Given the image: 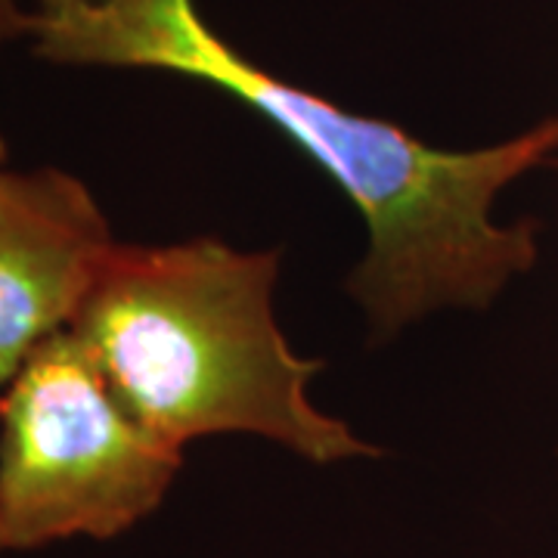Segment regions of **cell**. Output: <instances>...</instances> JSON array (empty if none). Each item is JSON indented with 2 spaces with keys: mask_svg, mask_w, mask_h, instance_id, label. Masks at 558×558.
<instances>
[{
  "mask_svg": "<svg viewBox=\"0 0 558 558\" xmlns=\"http://www.w3.org/2000/svg\"><path fill=\"white\" fill-rule=\"evenodd\" d=\"M22 40L50 65L199 81L270 121L357 205L369 240L348 292L379 339L440 307H487L537 264V223H499L494 205L556 156L558 116L494 146L440 149L248 60L196 0H35Z\"/></svg>",
  "mask_w": 558,
  "mask_h": 558,
  "instance_id": "6da1fadb",
  "label": "cell"
},
{
  "mask_svg": "<svg viewBox=\"0 0 558 558\" xmlns=\"http://www.w3.org/2000/svg\"><path fill=\"white\" fill-rule=\"evenodd\" d=\"M25 20H28V10L22 7L20 0H0V50L10 40L25 38ZM0 165H7V140H3V134H0Z\"/></svg>",
  "mask_w": 558,
  "mask_h": 558,
  "instance_id": "5b68a950",
  "label": "cell"
},
{
  "mask_svg": "<svg viewBox=\"0 0 558 558\" xmlns=\"http://www.w3.org/2000/svg\"><path fill=\"white\" fill-rule=\"evenodd\" d=\"M180 465L183 450L156 438L60 332L0 388V546L119 537L159 509Z\"/></svg>",
  "mask_w": 558,
  "mask_h": 558,
  "instance_id": "3957f363",
  "label": "cell"
},
{
  "mask_svg": "<svg viewBox=\"0 0 558 558\" xmlns=\"http://www.w3.org/2000/svg\"><path fill=\"white\" fill-rule=\"evenodd\" d=\"M0 553H3V546H0Z\"/></svg>",
  "mask_w": 558,
  "mask_h": 558,
  "instance_id": "8992f818",
  "label": "cell"
},
{
  "mask_svg": "<svg viewBox=\"0 0 558 558\" xmlns=\"http://www.w3.org/2000/svg\"><path fill=\"white\" fill-rule=\"evenodd\" d=\"M279 252L227 242H116L69 332L121 403L165 444L242 432L311 462L376 457L311 400L319 360L295 354L274 311Z\"/></svg>",
  "mask_w": 558,
  "mask_h": 558,
  "instance_id": "7a4b0ae2",
  "label": "cell"
},
{
  "mask_svg": "<svg viewBox=\"0 0 558 558\" xmlns=\"http://www.w3.org/2000/svg\"><path fill=\"white\" fill-rule=\"evenodd\" d=\"M112 245L84 180L0 165V388L44 341L69 332Z\"/></svg>",
  "mask_w": 558,
  "mask_h": 558,
  "instance_id": "277c9868",
  "label": "cell"
}]
</instances>
